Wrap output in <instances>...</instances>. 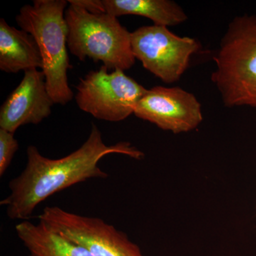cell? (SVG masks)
Listing matches in <instances>:
<instances>
[{
  "mask_svg": "<svg viewBox=\"0 0 256 256\" xmlns=\"http://www.w3.org/2000/svg\"><path fill=\"white\" fill-rule=\"evenodd\" d=\"M110 154H124L140 160L142 152L130 142H119L107 146L96 124L85 142L78 150L60 159L42 156L36 146L26 150V168L9 183L10 194L1 201L11 220H26L42 202L57 192L92 178H108L98 162Z\"/></svg>",
  "mask_w": 256,
  "mask_h": 256,
  "instance_id": "1",
  "label": "cell"
},
{
  "mask_svg": "<svg viewBox=\"0 0 256 256\" xmlns=\"http://www.w3.org/2000/svg\"><path fill=\"white\" fill-rule=\"evenodd\" d=\"M68 2L66 0H34L33 4L22 6L16 16L21 30L36 40L47 90L54 104L62 106L74 98L68 82V70L72 68L67 52L68 28L65 20Z\"/></svg>",
  "mask_w": 256,
  "mask_h": 256,
  "instance_id": "2",
  "label": "cell"
},
{
  "mask_svg": "<svg viewBox=\"0 0 256 256\" xmlns=\"http://www.w3.org/2000/svg\"><path fill=\"white\" fill-rule=\"evenodd\" d=\"M214 60L210 78L224 106L256 108V15L232 20Z\"/></svg>",
  "mask_w": 256,
  "mask_h": 256,
  "instance_id": "3",
  "label": "cell"
},
{
  "mask_svg": "<svg viewBox=\"0 0 256 256\" xmlns=\"http://www.w3.org/2000/svg\"><path fill=\"white\" fill-rule=\"evenodd\" d=\"M65 12L68 28L67 44L82 62L86 58L101 62L108 70H128L136 63L131 32L118 18L107 13H92L69 3Z\"/></svg>",
  "mask_w": 256,
  "mask_h": 256,
  "instance_id": "4",
  "label": "cell"
},
{
  "mask_svg": "<svg viewBox=\"0 0 256 256\" xmlns=\"http://www.w3.org/2000/svg\"><path fill=\"white\" fill-rule=\"evenodd\" d=\"M76 89V102L79 108L108 122H120L134 114L148 90L124 70L116 69L108 73L104 65L80 78Z\"/></svg>",
  "mask_w": 256,
  "mask_h": 256,
  "instance_id": "5",
  "label": "cell"
},
{
  "mask_svg": "<svg viewBox=\"0 0 256 256\" xmlns=\"http://www.w3.org/2000/svg\"><path fill=\"white\" fill-rule=\"evenodd\" d=\"M38 220L94 256H144L124 232L101 218L76 214L58 206H46Z\"/></svg>",
  "mask_w": 256,
  "mask_h": 256,
  "instance_id": "6",
  "label": "cell"
},
{
  "mask_svg": "<svg viewBox=\"0 0 256 256\" xmlns=\"http://www.w3.org/2000/svg\"><path fill=\"white\" fill-rule=\"evenodd\" d=\"M131 45L136 60L166 84L181 78L191 57L200 48L195 38L178 36L166 26L154 24L131 32Z\"/></svg>",
  "mask_w": 256,
  "mask_h": 256,
  "instance_id": "7",
  "label": "cell"
},
{
  "mask_svg": "<svg viewBox=\"0 0 256 256\" xmlns=\"http://www.w3.org/2000/svg\"><path fill=\"white\" fill-rule=\"evenodd\" d=\"M134 114L160 129L178 134L196 129L203 120L202 105L196 96L180 87L148 89Z\"/></svg>",
  "mask_w": 256,
  "mask_h": 256,
  "instance_id": "8",
  "label": "cell"
},
{
  "mask_svg": "<svg viewBox=\"0 0 256 256\" xmlns=\"http://www.w3.org/2000/svg\"><path fill=\"white\" fill-rule=\"evenodd\" d=\"M54 104L42 70H25L22 82L0 109V128L14 133L25 124H40L52 112Z\"/></svg>",
  "mask_w": 256,
  "mask_h": 256,
  "instance_id": "9",
  "label": "cell"
},
{
  "mask_svg": "<svg viewBox=\"0 0 256 256\" xmlns=\"http://www.w3.org/2000/svg\"><path fill=\"white\" fill-rule=\"evenodd\" d=\"M40 48L32 35L0 20V69L5 73L42 68Z\"/></svg>",
  "mask_w": 256,
  "mask_h": 256,
  "instance_id": "10",
  "label": "cell"
},
{
  "mask_svg": "<svg viewBox=\"0 0 256 256\" xmlns=\"http://www.w3.org/2000/svg\"><path fill=\"white\" fill-rule=\"evenodd\" d=\"M28 256H94L84 248L64 238L42 222L22 220L15 226Z\"/></svg>",
  "mask_w": 256,
  "mask_h": 256,
  "instance_id": "11",
  "label": "cell"
},
{
  "mask_svg": "<svg viewBox=\"0 0 256 256\" xmlns=\"http://www.w3.org/2000/svg\"><path fill=\"white\" fill-rule=\"evenodd\" d=\"M106 13L118 18L134 15L150 18L158 26H176L188 20L182 8L171 0H102Z\"/></svg>",
  "mask_w": 256,
  "mask_h": 256,
  "instance_id": "12",
  "label": "cell"
},
{
  "mask_svg": "<svg viewBox=\"0 0 256 256\" xmlns=\"http://www.w3.org/2000/svg\"><path fill=\"white\" fill-rule=\"evenodd\" d=\"M18 149L14 133L0 128V176L4 174Z\"/></svg>",
  "mask_w": 256,
  "mask_h": 256,
  "instance_id": "13",
  "label": "cell"
},
{
  "mask_svg": "<svg viewBox=\"0 0 256 256\" xmlns=\"http://www.w3.org/2000/svg\"><path fill=\"white\" fill-rule=\"evenodd\" d=\"M68 3H72L84 8L92 13H106L102 0H70Z\"/></svg>",
  "mask_w": 256,
  "mask_h": 256,
  "instance_id": "14",
  "label": "cell"
}]
</instances>
